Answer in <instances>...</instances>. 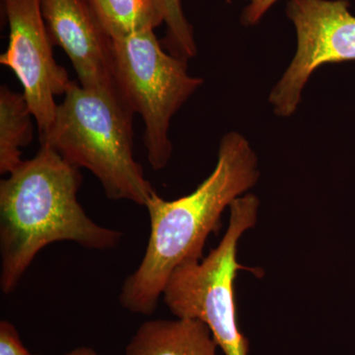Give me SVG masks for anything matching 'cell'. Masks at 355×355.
Returning a JSON list of instances; mask_svg holds the SVG:
<instances>
[{
  "instance_id": "6da1fadb",
  "label": "cell",
  "mask_w": 355,
  "mask_h": 355,
  "mask_svg": "<svg viewBox=\"0 0 355 355\" xmlns=\"http://www.w3.org/2000/svg\"><path fill=\"white\" fill-rule=\"evenodd\" d=\"M260 177L258 155L249 140L231 132L222 137L214 171L193 193L166 200L154 190L146 205L150 218L146 253L123 282L121 305L135 314H153L175 268L202 260L207 238L220 229L224 210Z\"/></svg>"
},
{
  "instance_id": "7a4b0ae2",
  "label": "cell",
  "mask_w": 355,
  "mask_h": 355,
  "mask_svg": "<svg viewBox=\"0 0 355 355\" xmlns=\"http://www.w3.org/2000/svg\"><path fill=\"white\" fill-rule=\"evenodd\" d=\"M83 184L78 168L51 146L23 161L0 182V288L15 291L44 247L74 242L87 249L108 250L123 234L93 221L77 198Z\"/></svg>"
},
{
  "instance_id": "3957f363",
  "label": "cell",
  "mask_w": 355,
  "mask_h": 355,
  "mask_svg": "<svg viewBox=\"0 0 355 355\" xmlns=\"http://www.w3.org/2000/svg\"><path fill=\"white\" fill-rule=\"evenodd\" d=\"M133 116L116 88H85L71 81L40 141L70 165L92 173L110 200L146 207L154 189L133 155Z\"/></svg>"
},
{
  "instance_id": "277c9868",
  "label": "cell",
  "mask_w": 355,
  "mask_h": 355,
  "mask_svg": "<svg viewBox=\"0 0 355 355\" xmlns=\"http://www.w3.org/2000/svg\"><path fill=\"white\" fill-rule=\"evenodd\" d=\"M260 200L254 193L236 198L218 246L200 261H189L175 268L166 282L163 299L180 319L198 320L209 327L224 355H249L250 342L238 326L235 279L245 266L237 261L242 236L258 222Z\"/></svg>"
},
{
  "instance_id": "5b68a950",
  "label": "cell",
  "mask_w": 355,
  "mask_h": 355,
  "mask_svg": "<svg viewBox=\"0 0 355 355\" xmlns=\"http://www.w3.org/2000/svg\"><path fill=\"white\" fill-rule=\"evenodd\" d=\"M114 87L144 123V141L153 170L171 160L173 116L202 87V78L189 73L188 64L164 50L154 30L113 40Z\"/></svg>"
},
{
  "instance_id": "8992f818",
  "label": "cell",
  "mask_w": 355,
  "mask_h": 355,
  "mask_svg": "<svg viewBox=\"0 0 355 355\" xmlns=\"http://www.w3.org/2000/svg\"><path fill=\"white\" fill-rule=\"evenodd\" d=\"M347 0H289L286 15L295 28V55L273 86V113L289 118L297 111L311 76L324 64L355 60V16Z\"/></svg>"
},
{
  "instance_id": "52a82bcc",
  "label": "cell",
  "mask_w": 355,
  "mask_h": 355,
  "mask_svg": "<svg viewBox=\"0 0 355 355\" xmlns=\"http://www.w3.org/2000/svg\"><path fill=\"white\" fill-rule=\"evenodd\" d=\"M3 3L9 41L0 64L13 71L22 85L42 139L55 121V97L65 94L71 80L53 57L55 44L44 23L41 0H3Z\"/></svg>"
},
{
  "instance_id": "ba28073f",
  "label": "cell",
  "mask_w": 355,
  "mask_h": 355,
  "mask_svg": "<svg viewBox=\"0 0 355 355\" xmlns=\"http://www.w3.org/2000/svg\"><path fill=\"white\" fill-rule=\"evenodd\" d=\"M51 42L67 53L79 83L85 88H116L113 39L90 0H41Z\"/></svg>"
},
{
  "instance_id": "9c48e42d",
  "label": "cell",
  "mask_w": 355,
  "mask_h": 355,
  "mask_svg": "<svg viewBox=\"0 0 355 355\" xmlns=\"http://www.w3.org/2000/svg\"><path fill=\"white\" fill-rule=\"evenodd\" d=\"M209 327L198 320H149L140 324L125 355H218Z\"/></svg>"
},
{
  "instance_id": "30bf717a",
  "label": "cell",
  "mask_w": 355,
  "mask_h": 355,
  "mask_svg": "<svg viewBox=\"0 0 355 355\" xmlns=\"http://www.w3.org/2000/svg\"><path fill=\"white\" fill-rule=\"evenodd\" d=\"M33 114L23 93L0 87V174L9 175L24 161L22 148L33 139Z\"/></svg>"
},
{
  "instance_id": "8fae6325",
  "label": "cell",
  "mask_w": 355,
  "mask_h": 355,
  "mask_svg": "<svg viewBox=\"0 0 355 355\" xmlns=\"http://www.w3.org/2000/svg\"><path fill=\"white\" fill-rule=\"evenodd\" d=\"M105 30L113 40L123 39L164 23L156 0H90Z\"/></svg>"
},
{
  "instance_id": "7c38bea8",
  "label": "cell",
  "mask_w": 355,
  "mask_h": 355,
  "mask_svg": "<svg viewBox=\"0 0 355 355\" xmlns=\"http://www.w3.org/2000/svg\"><path fill=\"white\" fill-rule=\"evenodd\" d=\"M166 24L163 46L172 55L188 62L198 53L193 26L184 15L181 0H156Z\"/></svg>"
},
{
  "instance_id": "4fadbf2b",
  "label": "cell",
  "mask_w": 355,
  "mask_h": 355,
  "mask_svg": "<svg viewBox=\"0 0 355 355\" xmlns=\"http://www.w3.org/2000/svg\"><path fill=\"white\" fill-rule=\"evenodd\" d=\"M0 355L40 354H33L26 349L15 326L6 320H2L0 322Z\"/></svg>"
},
{
  "instance_id": "5bb4252c",
  "label": "cell",
  "mask_w": 355,
  "mask_h": 355,
  "mask_svg": "<svg viewBox=\"0 0 355 355\" xmlns=\"http://www.w3.org/2000/svg\"><path fill=\"white\" fill-rule=\"evenodd\" d=\"M279 0H252L241 15L243 25L254 26L260 23L263 16Z\"/></svg>"
},
{
  "instance_id": "9a60e30c",
  "label": "cell",
  "mask_w": 355,
  "mask_h": 355,
  "mask_svg": "<svg viewBox=\"0 0 355 355\" xmlns=\"http://www.w3.org/2000/svg\"><path fill=\"white\" fill-rule=\"evenodd\" d=\"M64 355H100V354H98L97 352H96L94 349H90V347H77V349L70 350L69 352H67V354H65Z\"/></svg>"
},
{
  "instance_id": "2e32d148",
  "label": "cell",
  "mask_w": 355,
  "mask_h": 355,
  "mask_svg": "<svg viewBox=\"0 0 355 355\" xmlns=\"http://www.w3.org/2000/svg\"><path fill=\"white\" fill-rule=\"evenodd\" d=\"M248 1H250V2H251V1H252V0H248Z\"/></svg>"
}]
</instances>
